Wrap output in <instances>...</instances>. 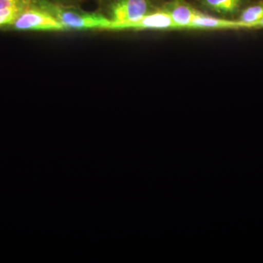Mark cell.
I'll return each mask as SVG.
<instances>
[{"label": "cell", "instance_id": "30bf717a", "mask_svg": "<svg viewBox=\"0 0 263 263\" xmlns=\"http://www.w3.org/2000/svg\"><path fill=\"white\" fill-rule=\"evenodd\" d=\"M31 0H0V10L14 6H29Z\"/></svg>", "mask_w": 263, "mask_h": 263}, {"label": "cell", "instance_id": "5bb4252c", "mask_svg": "<svg viewBox=\"0 0 263 263\" xmlns=\"http://www.w3.org/2000/svg\"><path fill=\"white\" fill-rule=\"evenodd\" d=\"M166 1H167V0H166Z\"/></svg>", "mask_w": 263, "mask_h": 263}, {"label": "cell", "instance_id": "ba28073f", "mask_svg": "<svg viewBox=\"0 0 263 263\" xmlns=\"http://www.w3.org/2000/svg\"><path fill=\"white\" fill-rule=\"evenodd\" d=\"M263 18V3L252 5L245 8L240 13L238 22L243 28H253L254 24Z\"/></svg>", "mask_w": 263, "mask_h": 263}, {"label": "cell", "instance_id": "5b68a950", "mask_svg": "<svg viewBox=\"0 0 263 263\" xmlns=\"http://www.w3.org/2000/svg\"><path fill=\"white\" fill-rule=\"evenodd\" d=\"M179 29H190V25L200 10L186 0H167L162 5Z\"/></svg>", "mask_w": 263, "mask_h": 263}, {"label": "cell", "instance_id": "7a4b0ae2", "mask_svg": "<svg viewBox=\"0 0 263 263\" xmlns=\"http://www.w3.org/2000/svg\"><path fill=\"white\" fill-rule=\"evenodd\" d=\"M166 0H103L98 5L100 13L111 25L133 23L159 9Z\"/></svg>", "mask_w": 263, "mask_h": 263}, {"label": "cell", "instance_id": "7c38bea8", "mask_svg": "<svg viewBox=\"0 0 263 263\" xmlns=\"http://www.w3.org/2000/svg\"><path fill=\"white\" fill-rule=\"evenodd\" d=\"M253 27H263V18L254 24Z\"/></svg>", "mask_w": 263, "mask_h": 263}, {"label": "cell", "instance_id": "8992f818", "mask_svg": "<svg viewBox=\"0 0 263 263\" xmlns=\"http://www.w3.org/2000/svg\"><path fill=\"white\" fill-rule=\"evenodd\" d=\"M197 9L206 10L221 17L232 16L239 11L243 0H191Z\"/></svg>", "mask_w": 263, "mask_h": 263}, {"label": "cell", "instance_id": "6da1fadb", "mask_svg": "<svg viewBox=\"0 0 263 263\" xmlns=\"http://www.w3.org/2000/svg\"><path fill=\"white\" fill-rule=\"evenodd\" d=\"M31 3L53 15L67 31L108 30L111 22L100 12H88L76 5H64L48 0H31Z\"/></svg>", "mask_w": 263, "mask_h": 263}, {"label": "cell", "instance_id": "277c9868", "mask_svg": "<svg viewBox=\"0 0 263 263\" xmlns=\"http://www.w3.org/2000/svg\"><path fill=\"white\" fill-rule=\"evenodd\" d=\"M179 29L171 18V15L162 9V7L143 17L141 20L133 23L112 25L108 30H124V29H155V30H168Z\"/></svg>", "mask_w": 263, "mask_h": 263}, {"label": "cell", "instance_id": "9c48e42d", "mask_svg": "<svg viewBox=\"0 0 263 263\" xmlns=\"http://www.w3.org/2000/svg\"><path fill=\"white\" fill-rule=\"evenodd\" d=\"M28 6H14L0 10V27L12 25L17 17Z\"/></svg>", "mask_w": 263, "mask_h": 263}, {"label": "cell", "instance_id": "4fadbf2b", "mask_svg": "<svg viewBox=\"0 0 263 263\" xmlns=\"http://www.w3.org/2000/svg\"><path fill=\"white\" fill-rule=\"evenodd\" d=\"M79 1L80 2V3L81 4V3H82L83 2L86 1V0H79ZM92 1H94L95 2V3H98V5H100V3H102V1H103V0H92Z\"/></svg>", "mask_w": 263, "mask_h": 263}, {"label": "cell", "instance_id": "8fae6325", "mask_svg": "<svg viewBox=\"0 0 263 263\" xmlns=\"http://www.w3.org/2000/svg\"><path fill=\"white\" fill-rule=\"evenodd\" d=\"M51 3H57V4L64 5H76V6H81L80 2L79 0H48Z\"/></svg>", "mask_w": 263, "mask_h": 263}, {"label": "cell", "instance_id": "52a82bcc", "mask_svg": "<svg viewBox=\"0 0 263 263\" xmlns=\"http://www.w3.org/2000/svg\"><path fill=\"white\" fill-rule=\"evenodd\" d=\"M243 28V24L238 21L217 18L200 11L192 22L190 29H227Z\"/></svg>", "mask_w": 263, "mask_h": 263}, {"label": "cell", "instance_id": "3957f363", "mask_svg": "<svg viewBox=\"0 0 263 263\" xmlns=\"http://www.w3.org/2000/svg\"><path fill=\"white\" fill-rule=\"evenodd\" d=\"M12 26L15 30L19 31H67L65 27L53 15L32 3L17 17Z\"/></svg>", "mask_w": 263, "mask_h": 263}]
</instances>
